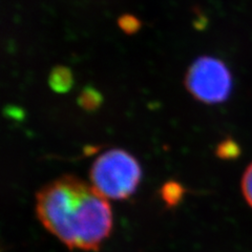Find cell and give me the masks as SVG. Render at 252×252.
<instances>
[{
	"mask_svg": "<svg viewBox=\"0 0 252 252\" xmlns=\"http://www.w3.org/2000/svg\"><path fill=\"white\" fill-rule=\"evenodd\" d=\"M36 214L45 229L69 249L97 251L112 232L107 199L75 176H62L36 194Z\"/></svg>",
	"mask_w": 252,
	"mask_h": 252,
	"instance_id": "obj_1",
	"label": "cell"
},
{
	"mask_svg": "<svg viewBox=\"0 0 252 252\" xmlns=\"http://www.w3.org/2000/svg\"><path fill=\"white\" fill-rule=\"evenodd\" d=\"M90 179L92 186L105 199L125 200L137 190L142 179V169L132 155L115 148L94 160Z\"/></svg>",
	"mask_w": 252,
	"mask_h": 252,
	"instance_id": "obj_2",
	"label": "cell"
},
{
	"mask_svg": "<svg viewBox=\"0 0 252 252\" xmlns=\"http://www.w3.org/2000/svg\"><path fill=\"white\" fill-rule=\"evenodd\" d=\"M185 88L191 96L206 104L226 101L232 90V77L225 63L215 57L203 56L189 66Z\"/></svg>",
	"mask_w": 252,
	"mask_h": 252,
	"instance_id": "obj_3",
	"label": "cell"
},
{
	"mask_svg": "<svg viewBox=\"0 0 252 252\" xmlns=\"http://www.w3.org/2000/svg\"><path fill=\"white\" fill-rule=\"evenodd\" d=\"M50 88L57 94H65L70 91L74 84V75L67 66H55L49 77Z\"/></svg>",
	"mask_w": 252,
	"mask_h": 252,
	"instance_id": "obj_4",
	"label": "cell"
},
{
	"mask_svg": "<svg viewBox=\"0 0 252 252\" xmlns=\"http://www.w3.org/2000/svg\"><path fill=\"white\" fill-rule=\"evenodd\" d=\"M102 103L101 93L96 89L88 86L81 91L78 97V104L80 105L84 110L93 112L100 107Z\"/></svg>",
	"mask_w": 252,
	"mask_h": 252,
	"instance_id": "obj_5",
	"label": "cell"
},
{
	"mask_svg": "<svg viewBox=\"0 0 252 252\" xmlns=\"http://www.w3.org/2000/svg\"><path fill=\"white\" fill-rule=\"evenodd\" d=\"M161 194L168 206H176L183 198L184 188L177 182H168L163 186Z\"/></svg>",
	"mask_w": 252,
	"mask_h": 252,
	"instance_id": "obj_6",
	"label": "cell"
},
{
	"mask_svg": "<svg viewBox=\"0 0 252 252\" xmlns=\"http://www.w3.org/2000/svg\"><path fill=\"white\" fill-rule=\"evenodd\" d=\"M118 27L120 28L124 34L133 35L139 32L142 27V23L141 20L136 17L135 15L123 14L118 18Z\"/></svg>",
	"mask_w": 252,
	"mask_h": 252,
	"instance_id": "obj_7",
	"label": "cell"
},
{
	"mask_svg": "<svg viewBox=\"0 0 252 252\" xmlns=\"http://www.w3.org/2000/svg\"><path fill=\"white\" fill-rule=\"evenodd\" d=\"M241 151L239 145L235 143L233 140L227 139L223 142H220L217 148V155L220 159L224 160H230L235 159L240 155Z\"/></svg>",
	"mask_w": 252,
	"mask_h": 252,
	"instance_id": "obj_8",
	"label": "cell"
},
{
	"mask_svg": "<svg viewBox=\"0 0 252 252\" xmlns=\"http://www.w3.org/2000/svg\"><path fill=\"white\" fill-rule=\"evenodd\" d=\"M242 191L244 198L252 207V163L247 167L246 171L244 172L242 179Z\"/></svg>",
	"mask_w": 252,
	"mask_h": 252,
	"instance_id": "obj_9",
	"label": "cell"
}]
</instances>
